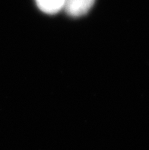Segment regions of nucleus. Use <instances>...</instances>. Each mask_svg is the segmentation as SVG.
<instances>
[{"mask_svg":"<svg viewBox=\"0 0 149 150\" xmlns=\"http://www.w3.org/2000/svg\"><path fill=\"white\" fill-rule=\"evenodd\" d=\"M95 0H65L63 8L66 13L72 17H80L87 14Z\"/></svg>","mask_w":149,"mask_h":150,"instance_id":"1","label":"nucleus"},{"mask_svg":"<svg viewBox=\"0 0 149 150\" xmlns=\"http://www.w3.org/2000/svg\"><path fill=\"white\" fill-rule=\"evenodd\" d=\"M38 8L45 13L53 15L63 8L65 0H35Z\"/></svg>","mask_w":149,"mask_h":150,"instance_id":"2","label":"nucleus"}]
</instances>
